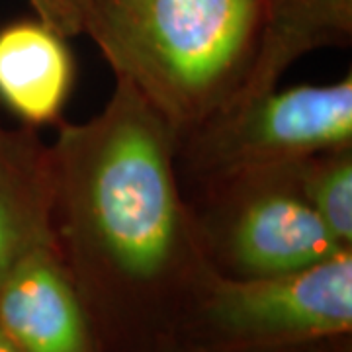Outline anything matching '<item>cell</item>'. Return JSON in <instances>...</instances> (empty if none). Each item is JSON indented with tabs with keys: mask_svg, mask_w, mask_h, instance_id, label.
Listing matches in <instances>:
<instances>
[{
	"mask_svg": "<svg viewBox=\"0 0 352 352\" xmlns=\"http://www.w3.org/2000/svg\"><path fill=\"white\" fill-rule=\"evenodd\" d=\"M51 153L53 249L82 303L94 289L153 298L214 272L175 163V129L126 80Z\"/></svg>",
	"mask_w": 352,
	"mask_h": 352,
	"instance_id": "cell-1",
	"label": "cell"
},
{
	"mask_svg": "<svg viewBox=\"0 0 352 352\" xmlns=\"http://www.w3.org/2000/svg\"><path fill=\"white\" fill-rule=\"evenodd\" d=\"M263 0H82V34L176 133L239 98Z\"/></svg>",
	"mask_w": 352,
	"mask_h": 352,
	"instance_id": "cell-2",
	"label": "cell"
},
{
	"mask_svg": "<svg viewBox=\"0 0 352 352\" xmlns=\"http://www.w3.org/2000/svg\"><path fill=\"white\" fill-rule=\"evenodd\" d=\"M352 145V75L237 100L175 135L184 192L254 168Z\"/></svg>",
	"mask_w": 352,
	"mask_h": 352,
	"instance_id": "cell-3",
	"label": "cell"
},
{
	"mask_svg": "<svg viewBox=\"0 0 352 352\" xmlns=\"http://www.w3.org/2000/svg\"><path fill=\"white\" fill-rule=\"evenodd\" d=\"M217 274L272 276L323 263L342 249L314 214L294 163L223 176L184 192Z\"/></svg>",
	"mask_w": 352,
	"mask_h": 352,
	"instance_id": "cell-4",
	"label": "cell"
},
{
	"mask_svg": "<svg viewBox=\"0 0 352 352\" xmlns=\"http://www.w3.org/2000/svg\"><path fill=\"white\" fill-rule=\"evenodd\" d=\"M194 309L201 325L227 344L280 346L349 335L352 251L272 276L231 278L214 270Z\"/></svg>",
	"mask_w": 352,
	"mask_h": 352,
	"instance_id": "cell-5",
	"label": "cell"
},
{
	"mask_svg": "<svg viewBox=\"0 0 352 352\" xmlns=\"http://www.w3.org/2000/svg\"><path fill=\"white\" fill-rule=\"evenodd\" d=\"M0 327L20 352H92L90 315L53 245L25 252L4 276Z\"/></svg>",
	"mask_w": 352,
	"mask_h": 352,
	"instance_id": "cell-6",
	"label": "cell"
},
{
	"mask_svg": "<svg viewBox=\"0 0 352 352\" xmlns=\"http://www.w3.org/2000/svg\"><path fill=\"white\" fill-rule=\"evenodd\" d=\"M73 85L75 59L57 30L39 18L0 28V104L25 127L59 126Z\"/></svg>",
	"mask_w": 352,
	"mask_h": 352,
	"instance_id": "cell-7",
	"label": "cell"
},
{
	"mask_svg": "<svg viewBox=\"0 0 352 352\" xmlns=\"http://www.w3.org/2000/svg\"><path fill=\"white\" fill-rule=\"evenodd\" d=\"M43 245H53L50 145L32 127L0 124V284Z\"/></svg>",
	"mask_w": 352,
	"mask_h": 352,
	"instance_id": "cell-8",
	"label": "cell"
},
{
	"mask_svg": "<svg viewBox=\"0 0 352 352\" xmlns=\"http://www.w3.org/2000/svg\"><path fill=\"white\" fill-rule=\"evenodd\" d=\"M351 39L352 0H263L258 47L237 100L276 88L303 55L321 47H349Z\"/></svg>",
	"mask_w": 352,
	"mask_h": 352,
	"instance_id": "cell-9",
	"label": "cell"
},
{
	"mask_svg": "<svg viewBox=\"0 0 352 352\" xmlns=\"http://www.w3.org/2000/svg\"><path fill=\"white\" fill-rule=\"evenodd\" d=\"M305 201L342 249H352V145L294 163Z\"/></svg>",
	"mask_w": 352,
	"mask_h": 352,
	"instance_id": "cell-10",
	"label": "cell"
},
{
	"mask_svg": "<svg viewBox=\"0 0 352 352\" xmlns=\"http://www.w3.org/2000/svg\"><path fill=\"white\" fill-rule=\"evenodd\" d=\"M36 18L50 24L65 38L82 34V0H25Z\"/></svg>",
	"mask_w": 352,
	"mask_h": 352,
	"instance_id": "cell-11",
	"label": "cell"
},
{
	"mask_svg": "<svg viewBox=\"0 0 352 352\" xmlns=\"http://www.w3.org/2000/svg\"><path fill=\"white\" fill-rule=\"evenodd\" d=\"M0 352H20L14 340L6 335V331L0 327Z\"/></svg>",
	"mask_w": 352,
	"mask_h": 352,
	"instance_id": "cell-12",
	"label": "cell"
}]
</instances>
